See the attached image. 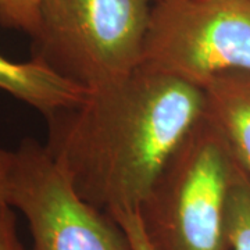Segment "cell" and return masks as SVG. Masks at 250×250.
<instances>
[{
  "instance_id": "obj_1",
  "label": "cell",
  "mask_w": 250,
  "mask_h": 250,
  "mask_svg": "<svg viewBox=\"0 0 250 250\" xmlns=\"http://www.w3.org/2000/svg\"><path fill=\"white\" fill-rule=\"evenodd\" d=\"M205 114L203 88L141 65L45 118V146L85 202L134 211Z\"/></svg>"
},
{
  "instance_id": "obj_2",
  "label": "cell",
  "mask_w": 250,
  "mask_h": 250,
  "mask_svg": "<svg viewBox=\"0 0 250 250\" xmlns=\"http://www.w3.org/2000/svg\"><path fill=\"white\" fill-rule=\"evenodd\" d=\"M239 168L221 131L205 114L138 208L152 250H228L227 202Z\"/></svg>"
},
{
  "instance_id": "obj_3",
  "label": "cell",
  "mask_w": 250,
  "mask_h": 250,
  "mask_svg": "<svg viewBox=\"0 0 250 250\" xmlns=\"http://www.w3.org/2000/svg\"><path fill=\"white\" fill-rule=\"evenodd\" d=\"M159 0H43L31 59L89 90L143 64Z\"/></svg>"
},
{
  "instance_id": "obj_4",
  "label": "cell",
  "mask_w": 250,
  "mask_h": 250,
  "mask_svg": "<svg viewBox=\"0 0 250 250\" xmlns=\"http://www.w3.org/2000/svg\"><path fill=\"white\" fill-rule=\"evenodd\" d=\"M142 65L200 88L224 72L250 74V0H159Z\"/></svg>"
},
{
  "instance_id": "obj_5",
  "label": "cell",
  "mask_w": 250,
  "mask_h": 250,
  "mask_svg": "<svg viewBox=\"0 0 250 250\" xmlns=\"http://www.w3.org/2000/svg\"><path fill=\"white\" fill-rule=\"evenodd\" d=\"M13 152L9 206L27 220L31 250H132L124 228L77 193L45 143L25 138Z\"/></svg>"
},
{
  "instance_id": "obj_6",
  "label": "cell",
  "mask_w": 250,
  "mask_h": 250,
  "mask_svg": "<svg viewBox=\"0 0 250 250\" xmlns=\"http://www.w3.org/2000/svg\"><path fill=\"white\" fill-rule=\"evenodd\" d=\"M0 90L47 118L72 107L85 96L86 89L65 80L42 62H14L0 54Z\"/></svg>"
},
{
  "instance_id": "obj_7",
  "label": "cell",
  "mask_w": 250,
  "mask_h": 250,
  "mask_svg": "<svg viewBox=\"0 0 250 250\" xmlns=\"http://www.w3.org/2000/svg\"><path fill=\"white\" fill-rule=\"evenodd\" d=\"M203 90L206 114L218 126L238 163L250 172V74L215 75Z\"/></svg>"
},
{
  "instance_id": "obj_8",
  "label": "cell",
  "mask_w": 250,
  "mask_h": 250,
  "mask_svg": "<svg viewBox=\"0 0 250 250\" xmlns=\"http://www.w3.org/2000/svg\"><path fill=\"white\" fill-rule=\"evenodd\" d=\"M225 239L228 250H250V172L242 166L228 195Z\"/></svg>"
},
{
  "instance_id": "obj_9",
  "label": "cell",
  "mask_w": 250,
  "mask_h": 250,
  "mask_svg": "<svg viewBox=\"0 0 250 250\" xmlns=\"http://www.w3.org/2000/svg\"><path fill=\"white\" fill-rule=\"evenodd\" d=\"M43 0H0V25L31 35Z\"/></svg>"
},
{
  "instance_id": "obj_10",
  "label": "cell",
  "mask_w": 250,
  "mask_h": 250,
  "mask_svg": "<svg viewBox=\"0 0 250 250\" xmlns=\"http://www.w3.org/2000/svg\"><path fill=\"white\" fill-rule=\"evenodd\" d=\"M0 250H27L18 235L16 210L9 205L0 206Z\"/></svg>"
},
{
  "instance_id": "obj_11",
  "label": "cell",
  "mask_w": 250,
  "mask_h": 250,
  "mask_svg": "<svg viewBox=\"0 0 250 250\" xmlns=\"http://www.w3.org/2000/svg\"><path fill=\"white\" fill-rule=\"evenodd\" d=\"M111 217H114L118 224L124 228V231L128 235V239L131 242L132 250H152L149 242L146 239V235L143 232L138 210L117 211L114 214H111Z\"/></svg>"
},
{
  "instance_id": "obj_12",
  "label": "cell",
  "mask_w": 250,
  "mask_h": 250,
  "mask_svg": "<svg viewBox=\"0 0 250 250\" xmlns=\"http://www.w3.org/2000/svg\"><path fill=\"white\" fill-rule=\"evenodd\" d=\"M14 152L0 147V206L9 205V188Z\"/></svg>"
}]
</instances>
